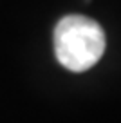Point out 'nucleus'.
Wrapping results in <instances>:
<instances>
[{"label":"nucleus","instance_id":"nucleus-1","mask_svg":"<svg viewBox=\"0 0 121 123\" xmlns=\"http://www.w3.org/2000/svg\"><path fill=\"white\" fill-rule=\"evenodd\" d=\"M107 36L96 20L83 15H67L54 27L56 60L72 73H85L103 56Z\"/></svg>","mask_w":121,"mask_h":123}]
</instances>
